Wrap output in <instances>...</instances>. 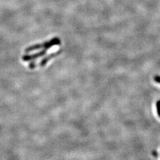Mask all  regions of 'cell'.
<instances>
[{"instance_id":"1","label":"cell","mask_w":160,"mask_h":160,"mask_svg":"<svg viewBox=\"0 0 160 160\" xmlns=\"http://www.w3.org/2000/svg\"><path fill=\"white\" fill-rule=\"evenodd\" d=\"M61 43V41L59 38H54L49 41L45 42L44 43H39V44H36V45H34L32 46H29L28 48H27L25 49V52L29 53L30 52L34 51L36 50H39L42 48L48 50L52 47H53V46L59 45Z\"/></svg>"},{"instance_id":"2","label":"cell","mask_w":160,"mask_h":160,"mask_svg":"<svg viewBox=\"0 0 160 160\" xmlns=\"http://www.w3.org/2000/svg\"><path fill=\"white\" fill-rule=\"evenodd\" d=\"M61 52H62L61 51H58L57 52H55V53H53L49 55L48 56L44 58L42 60H41L40 62H39V63L32 62V63H30L29 65V68L34 69L35 68L38 67H45L46 65V63H48L51 59L57 57L58 55H59L61 53Z\"/></svg>"},{"instance_id":"3","label":"cell","mask_w":160,"mask_h":160,"mask_svg":"<svg viewBox=\"0 0 160 160\" xmlns=\"http://www.w3.org/2000/svg\"><path fill=\"white\" fill-rule=\"evenodd\" d=\"M47 51H48V49H44L43 51H41L37 52V53L32 54V55H24L22 57V59L24 62L34 61L39 58L45 56L48 52Z\"/></svg>"},{"instance_id":"4","label":"cell","mask_w":160,"mask_h":160,"mask_svg":"<svg viewBox=\"0 0 160 160\" xmlns=\"http://www.w3.org/2000/svg\"><path fill=\"white\" fill-rule=\"evenodd\" d=\"M157 113L158 116L160 118V100H158L157 102Z\"/></svg>"},{"instance_id":"5","label":"cell","mask_w":160,"mask_h":160,"mask_svg":"<svg viewBox=\"0 0 160 160\" xmlns=\"http://www.w3.org/2000/svg\"><path fill=\"white\" fill-rule=\"evenodd\" d=\"M154 80L155 82H157V83H159V84H160V76H158V75L154 76Z\"/></svg>"},{"instance_id":"6","label":"cell","mask_w":160,"mask_h":160,"mask_svg":"<svg viewBox=\"0 0 160 160\" xmlns=\"http://www.w3.org/2000/svg\"><path fill=\"white\" fill-rule=\"evenodd\" d=\"M152 154L154 155V157H157V155H158V154H157V151H154L152 152Z\"/></svg>"}]
</instances>
